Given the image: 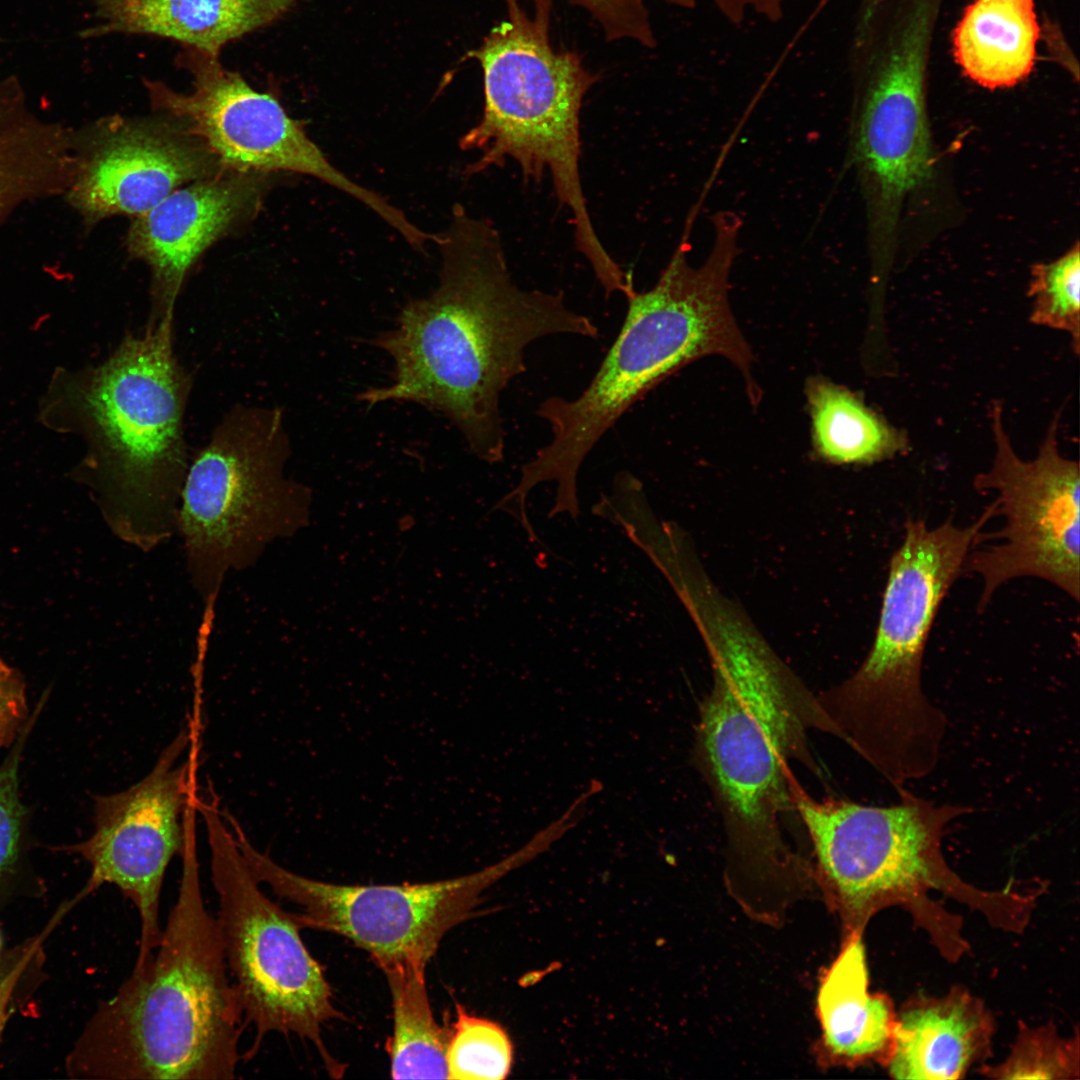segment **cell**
Here are the masks:
<instances>
[{
	"instance_id": "3",
	"label": "cell",
	"mask_w": 1080,
	"mask_h": 1080,
	"mask_svg": "<svg viewBox=\"0 0 1080 1080\" xmlns=\"http://www.w3.org/2000/svg\"><path fill=\"white\" fill-rule=\"evenodd\" d=\"M713 684L700 704L695 761L720 810L728 851L746 872L769 874L795 857L782 833L793 808L790 760L814 772L810 729L837 736L814 696L734 608L702 622Z\"/></svg>"
},
{
	"instance_id": "5",
	"label": "cell",
	"mask_w": 1080,
	"mask_h": 1080,
	"mask_svg": "<svg viewBox=\"0 0 1080 1080\" xmlns=\"http://www.w3.org/2000/svg\"><path fill=\"white\" fill-rule=\"evenodd\" d=\"M900 800L887 807L830 799L817 801L793 778L791 798L811 839L817 876L846 934H863L872 917L898 907L954 963L970 953L963 919L933 898L938 892L979 912L993 927L1021 934L1040 890L1031 885L989 890L962 879L946 862L941 842L947 824L973 810L936 805L896 788Z\"/></svg>"
},
{
	"instance_id": "21",
	"label": "cell",
	"mask_w": 1080,
	"mask_h": 1080,
	"mask_svg": "<svg viewBox=\"0 0 1080 1080\" xmlns=\"http://www.w3.org/2000/svg\"><path fill=\"white\" fill-rule=\"evenodd\" d=\"M75 136L33 114L15 79L0 80V220L26 201L66 193Z\"/></svg>"
},
{
	"instance_id": "15",
	"label": "cell",
	"mask_w": 1080,
	"mask_h": 1080,
	"mask_svg": "<svg viewBox=\"0 0 1080 1080\" xmlns=\"http://www.w3.org/2000/svg\"><path fill=\"white\" fill-rule=\"evenodd\" d=\"M928 27V9L920 3L897 39L862 61L851 153L867 196L873 242L887 213L931 172L924 93Z\"/></svg>"
},
{
	"instance_id": "6",
	"label": "cell",
	"mask_w": 1080,
	"mask_h": 1080,
	"mask_svg": "<svg viewBox=\"0 0 1080 1080\" xmlns=\"http://www.w3.org/2000/svg\"><path fill=\"white\" fill-rule=\"evenodd\" d=\"M190 374L174 352V315L128 333L101 364L64 377L52 400L87 442L83 474L104 519L143 552L166 543L190 456Z\"/></svg>"
},
{
	"instance_id": "31",
	"label": "cell",
	"mask_w": 1080,
	"mask_h": 1080,
	"mask_svg": "<svg viewBox=\"0 0 1080 1080\" xmlns=\"http://www.w3.org/2000/svg\"><path fill=\"white\" fill-rule=\"evenodd\" d=\"M22 966L17 967L0 983V1034L6 1020V1005Z\"/></svg>"
},
{
	"instance_id": "17",
	"label": "cell",
	"mask_w": 1080,
	"mask_h": 1080,
	"mask_svg": "<svg viewBox=\"0 0 1080 1080\" xmlns=\"http://www.w3.org/2000/svg\"><path fill=\"white\" fill-rule=\"evenodd\" d=\"M263 173L222 169L174 190L129 228L130 254L151 272L148 323L174 315L186 275L199 255L258 206Z\"/></svg>"
},
{
	"instance_id": "18",
	"label": "cell",
	"mask_w": 1080,
	"mask_h": 1080,
	"mask_svg": "<svg viewBox=\"0 0 1080 1080\" xmlns=\"http://www.w3.org/2000/svg\"><path fill=\"white\" fill-rule=\"evenodd\" d=\"M996 1023L985 1002L957 984L942 996L917 993L897 1010L885 1064L899 1080H957L992 1053Z\"/></svg>"
},
{
	"instance_id": "13",
	"label": "cell",
	"mask_w": 1080,
	"mask_h": 1080,
	"mask_svg": "<svg viewBox=\"0 0 1080 1080\" xmlns=\"http://www.w3.org/2000/svg\"><path fill=\"white\" fill-rule=\"evenodd\" d=\"M178 63L192 75V92L182 94L160 81L144 80L151 105L200 139L224 169L315 177L354 197L387 224L398 222L400 210L331 164L303 123L291 118L274 95L253 89L239 73L225 68L219 56L184 48Z\"/></svg>"
},
{
	"instance_id": "8",
	"label": "cell",
	"mask_w": 1080,
	"mask_h": 1080,
	"mask_svg": "<svg viewBox=\"0 0 1080 1080\" xmlns=\"http://www.w3.org/2000/svg\"><path fill=\"white\" fill-rule=\"evenodd\" d=\"M508 17L471 52L483 71L484 110L460 139L477 159L464 174L512 159L525 181L549 175L557 199L569 209L576 248L590 266L609 259L596 235L580 179V110L596 77L578 54L559 51L549 36L552 0H533L532 15L506 0Z\"/></svg>"
},
{
	"instance_id": "2",
	"label": "cell",
	"mask_w": 1080,
	"mask_h": 1080,
	"mask_svg": "<svg viewBox=\"0 0 1080 1080\" xmlns=\"http://www.w3.org/2000/svg\"><path fill=\"white\" fill-rule=\"evenodd\" d=\"M711 221V249L694 267L687 257L693 221L687 219L682 241L656 284L627 299L623 325L582 393L573 399L552 396L539 404L536 414L547 422L552 438L521 467L516 496L525 499L534 486L555 481L551 513L576 517L577 474L588 453L650 390L704 356L731 361L743 375L750 400L760 399L751 372L752 353L728 297L742 223L730 214L715 215Z\"/></svg>"
},
{
	"instance_id": "22",
	"label": "cell",
	"mask_w": 1080,
	"mask_h": 1080,
	"mask_svg": "<svg viewBox=\"0 0 1080 1080\" xmlns=\"http://www.w3.org/2000/svg\"><path fill=\"white\" fill-rule=\"evenodd\" d=\"M1035 0H975L953 34L962 71L989 88L1011 87L1032 71L1040 28Z\"/></svg>"
},
{
	"instance_id": "11",
	"label": "cell",
	"mask_w": 1080,
	"mask_h": 1080,
	"mask_svg": "<svg viewBox=\"0 0 1080 1080\" xmlns=\"http://www.w3.org/2000/svg\"><path fill=\"white\" fill-rule=\"evenodd\" d=\"M236 843L254 877L301 909L304 928L341 935L366 951L382 970L427 965L443 937L479 915L484 891L545 852L534 835L523 847L484 869L457 878L401 885H340L295 874L258 851L237 822Z\"/></svg>"
},
{
	"instance_id": "4",
	"label": "cell",
	"mask_w": 1080,
	"mask_h": 1080,
	"mask_svg": "<svg viewBox=\"0 0 1080 1080\" xmlns=\"http://www.w3.org/2000/svg\"><path fill=\"white\" fill-rule=\"evenodd\" d=\"M194 825L154 952L102 1004L81 1048L86 1074L119 1080H231L245 1027L217 918L202 894Z\"/></svg>"
},
{
	"instance_id": "7",
	"label": "cell",
	"mask_w": 1080,
	"mask_h": 1080,
	"mask_svg": "<svg viewBox=\"0 0 1080 1080\" xmlns=\"http://www.w3.org/2000/svg\"><path fill=\"white\" fill-rule=\"evenodd\" d=\"M996 514L993 502L966 527L906 521L869 653L847 680L817 696L837 737L895 788L926 776L938 761L946 719L922 689L924 651L942 601Z\"/></svg>"
},
{
	"instance_id": "28",
	"label": "cell",
	"mask_w": 1080,
	"mask_h": 1080,
	"mask_svg": "<svg viewBox=\"0 0 1080 1080\" xmlns=\"http://www.w3.org/2000/svg\"><path fill=\"white\" fill-rule=\"evenodd\" d=\"M41 706H37L23 732L0 766V879L16 864L28 832V813L19 793V767L27 736Z\"/></svg>"
},
{
	"instance_id": "16",
	"label": "cell",
	"mask_w": 1080,
	"mask_h": 1080,
	"mask_svg": "<svg viewBox=\"0 0 1080 1080\" xmlns=\"http://www.w3.org/2000/svg\"><path fill=\"white\" fill-rule=\"evenodd\" d=\"M174 120V119H173ZM224 169L176 120L110 117L75 137V172L66 194L88 224L138 216L180 185Z\"/></svg>"
},
{
	"instance_id": "30",
	"label": "cell",
	"mask_w": 1080,
	"mask_h": 1080,
	"mask_svg": "<svg viewBox=\"0 0 1080 1080\" xmlns=\"http://www.w3.org/2000/svg\"><path fill=\"white\" fill-rule=\"evenodd\" d=\"M720 12L733 24H740L752 11L765 19L776 22L783 17L784 8L790 0H714Z\"/></svg>"
},
{
	"instance_id": "27",
	"label": "cell",
	"mask_w": 1080,
	"mask_h": 1080,
	"mask_svg": "<svg viewBox=\"0 0 1080 1080\" xmlns=\"http://www.w3.org/2000/svg\"><path fill=\"white\" fill-rule=\"evenodd\" d=\"M1080 256L1076 245L1061 258L1032 267L1028 294L1033 324L1066 332L1075 354L1080 343Z\"/></svg>"
},
{
	"instance_id": "29",
	"label": "cell",
	"mask_w": 1080,
	"mask_h": 1080,
	"mask_svg": "<svg viewBox=\"0 0 1080 1080\" xmlns=\"http://www.w3.org/2000/svg\"><path fill=\"white\" fill-rule=\"evenodd\" d=\"M30 718L24 680L0 658V747L12 746Z\"/></svg>"
},
{
	"instance_id": "24",
	"label": "cell",
	"mask_w": 1080,
	"mask_h": 1080,
	"mask_svg": "<svg viewBox=\"0 0 1080 1080\" xmlns=\"http://www.w3.org/2000/svg\"><path fill=\"white\" fill-rule=\"evenodd\" d=\"M426 965L410 963L384 970L390 988L393 1032L387 1042L393 1079H448L449 1030L435 1020Z\"/></svg>"
},
{
	"instance_id": "26",
	"label": "cell",
	"mask_w": 1080,
	"mask_h": 1080,
	"mask_svg": "<svg viewBox=\"0 0 1080 1080\" xmlns=\"http://www.w3.org/2000/svg\"><path fill=\"white\" fill-rule=\"evenodd\" d=\"M455 1010L446 1053L448 1079H505L513 1063L507 1032L494 1021L469 1014L459 1003Z\"/></svg>"
},
{
	"instance_id": "9",
	"label": "cell",
	"mask_w": 1080,
	"mask_h": 1080,
	"mask_svg": "<svg viewBox=\"0 0 1080 1080\" xmlns=\"http://www.w3.org/2000/svg\"><path fill=\"white\" fill-rule=\"evenodd\" d=\"M290 441L280 408L237 405L190 457L175 521L190 582L212 631L230 571L256 564L275 539L305 521L308 493L284 475Z\"/></svg>"
},
{
	"instance_id": "23",
	"label": "cell",
	"mask_w": 1080,
	"mask_h": 1080,
	"mask_svg": "<svg viewBox=\"0 0 1080 1080\" xmlns=\"http://www.w3.org/2000/svg\"><path fill=\"white\" fill-rule=\"evenodd\" d=\"M816 454L834 464H871L907 447L904 433L887 424L856 395L823 377L806 385Z\"/></svg>"
},
{
	"instance_id": "14",
	"label": "cell",
	"mask_w": 1080,
	"mask_h": 1080,
	"mask_svg": "<svg viewBox=\"0 0 1080 1080\" xmlns=\"http://www.w3.org/2000/svg\"><path fill=\"white\" fill-rule=\"evenodd\" d=\"M195 720L179 731L141 781L124 791L96 796L93 834L66 848L91 866L84 893L110 883L137 908L141 933L135 963L158 946L165 873L184 847V815L194 797Z\"/></svg>"
},
{
	"instance_id": "1",
	"label": "cell",
	"mask_w": 1080,
	"mask_h": 1080,
	"mask_svg": "<svg viewBox=\"0 0 1080 1080\" xmlns=\"http://www.w3.org/2000/svg\"><path fill=\"white\" fill-rule=\"evenodd\" d=\"M439 281L410 300L375 346L393 362L392 380L358 396L369 405L413 402L440 413L479 459L505 455L500 396L526 371V348L557 334L595 338L599 330L560 292L524 290L512 279L500 235L487 219L453 209L438 244Z\"/></svg>"
},
{
	"instance_id": "10",
	"label": "cell",
	"mask_w": 1080,
	"mask_h": 1080,
	"mask_svg": "<svg viewBox=\"0 0 1080 1080\" xmlns=\"http://www.w3.org/2000/svg\"><path fill=\"white\" fill-rule=\"evenodd\" d=\"M210 847L211 880L223 952L244 1024L255 1036L244 1062L254 1058L272 1032L297 1035L317 1049L326 1069L340 1077L344 1066L326 1048L322 1026L343 1019L321 965L301 939L299 913L284 910L260 888L215 799H196Z\"/></svg>"
},
{
	"instance_id": "25",
	"label": "cell",
	"mask_w": 1080,
	"mask_h": 1080,
	"mask_svg": "<svg viewBox=\"0 0 1080 1080\" xmlns=\"http://www.w3.org/2000/svg\"><path fill=\"white\" fill-rule=\"evenodd\" d=\"M990 1079L1077 1080L1080 1078L1079 1034L1064 1037L1053 1022L1031 1027L1019 1020L1008 1056L996 1065H982Z\"/></svg>"
},
{
	"instance_id": "12",
	"label": "cell",
	"mask_w": 1080,
	"mask_h": 1080,
	"mask_svg": "<svg viewBox=\"0 0 1080 1080\" xmlns=\"http://www.w3.org/2000/svg\"><path fill=\"white\" fill-rule=\"evenodd\" d=\"M991 409L995 457L991 468L974 479L976 490L997 492V513L1005 525L989 539L999 545L969 553L963 571L983 579L978 610L984 611L995 590L1018 577H1037L1079 600L1080 470L1063 457L1058 445L1060 411L1049 424L1038 454L1022 460L1014 451L1002 417Z\"/></svg>"
},
{
	"instance_id": "19",
	"label": "cell",
	"mask_w": 1080,
	"mask_h": 1080,
	"mask_svg": "<svg viewBox=\"0 0 1080 1080\" xmlns=\"http://www.w3.org/2000/svg\"><path fill=\"white\" fill-rule=\"evenodd\" d=\"M860 933L846 934L824 972L817 995L823 1054L832 1064L857 1067L887 1063L894 1044L897 1009L883 992L871 993Z\"/></svg>"
},
{
	"instance_id": "20",
	"label": "cell",
	"mask_w": 1080,
	"mask_h": 1080,
	"mask_svg": "<svg viewBox=\"0 0 1080 1080\" xmlns=\"http://www.w3.org/2000/svg\"><path fill=\"white\" fill-rule=\"evenodd\" d=\"M297 0H97V27L86 37L143 34L219 56L229 42L271 24Z\"/></svg>"
}]
</instances>
